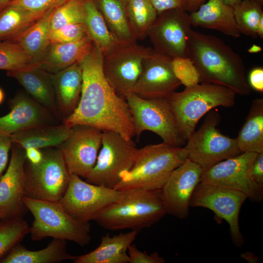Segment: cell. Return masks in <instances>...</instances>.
Instances as JSON below:
<instances>
[{"instance_id": "obj_16", "label": "cell", "mask_w": 263, "mask_h": 263, "mask_svg": "<svg viewBox=\"0 0 263 263\" xmlns=\"http://www.w3.org/2000/svg\"><path fill=\"white\" fill-rule=\"evenodd\" d=\"M102 132L86 125L71 127L67 138L56 148L70 174L85 179L95 166L101 146Z\"/></svg>"}, {"instance_id": "obj_47", "label": "cell", "mask_w": 263, "mask_h": 263, "mask_svg": "<svg viewBox=\"0 0 263 263\" xmlns=\"http://www.w3.org/2000/svg\"><path fill=\"white\" fill-rule=\"evenodd\" d=\"M206 0H186V11L190 13L192 12L197 9Z\"/></svg>"}, {"instance_id": "obj_12", "label": "cell", "mask_w": 263, "mask_h": 263, "mask_svg": "<svg viewBox=\"0 0 263 263\" xmlns=\"http://www.w3.org/2000/svg\"><path fill=\"white\" fill-rule=\"evenodd\" d=\"M122 190L91 184L70 174L68 188L60 201L73 218L89 223L120 197Z\"/></svg>"}, {"instance_id": "obj_43", "label": "cell", "mask_w": 263, "mask_h": 263, "mask_svg": "<svg viewBox=\"0 0 263 263\" xmlns=\"http://www.w3.org/2000/svg\"><path fill=\"white\" fill-rule=\"evenodd\" d=\"M157 15L173 9H186V0H150Z\"/></svg>"}, {"instance_id": "obj_37", "label": "cell", "mask_w": 263, "mask_h": 263, "mask_svg": "<svg viewBox=\"0 0 263 263\" xmlns=\"http://www.w3.org/2000/svg\"><path fill=\"white\" fill-rule=\"evenodd\" d=\"M84 0H67L53 10L50 30L71 24L84 23Z\"/></svg>"}, {"instance_id": "obj_28", "label": "cell", "mask_w": 263, "mask_h": 263, "mask_svg": "<svg viewBox=\"0 0 263 263\" xmlns=\"http://www.w3.org/2000/svg\"><path fill=\"white\" fill-rule=\"evenodd\" d=\"M54 9L49 11L24 31L9 40L19 44L39 65L44 58L51 45L49 34Z\"/></svg>"}, {"instance_id": "obj_31", "label": "cell", "mask_w": 263, "mask_h": 263, "mask_svg": "<svg viewBox=\"0 0 263 263\" xmlns=\"http://www.w3.org/2000/svg\"><path fill=\"white\" fill-rule=\"evenodd\" d=\"M110 30L121 41L136 42L131 34L127 15V0H94Z\"/></svg>"}, {"instance_id": "obj_52", "label": "cell", "mask_w": 263, "mask_h": 263, "mask_svg": "<svg viewBox=\"0 0 263 263\" xmlns=\"http://www.w3.org/2000/svg\"><path fill=\"white\" fill-rule=\"evenodd\" d=\"M4 98V93L2 89L0 88V104L3 102Z\"/></svg>"}, {"instance_id": "obj_34", "label": "cell", "mask_w": 263, "mask_h": 263, "mask_svg": "<svg viewBox=\"0 0 263 263\" xmlns=\"http://www.w3.org/2000/svg\"><path fill=\"white\" fill-rule=\"evenodd\" d=\"M262 5L255 0H242L232 6L235 20L241 34L258 37V26L263 17Z\"/></svg>"}, {"instance_id": "obj_33", "label": "cell", "mask_w": 263, "mask_h": 263, "mask_svg": "<svg viewBox=\"0 0 263 263\" xmlns=\"http://www.w3.org/2000/svg\"><path fill=\"white\" fill-rule=\"evenodd\" d=\"M127 15L133 39H144L157 13L150 0H127Z\"/></svg>"}, {"instance_id": "obj_8", "label": "cell", "mask_w": 263, "mask_h": 263, "mask_svg": "<svg viewBox=\"0 0 263 263\" xmlns=\"http://www.w3.org/2000/svg\"><path fill=\"white\" fill-rule=\"evenodd\" d=\"M220 119L218 112H208L199 129L191 134L184 147L188 158L204 171L242 153L236 138L224 135L217 128Z\"/></svg>"}, {"instance_id": "obj_51", "label": "cell", "mask_w": 263, "mask_h": 263, "mask_svg": "<svg viewBox=\"0 0 263 263\" xmlns=\"http://www.w3.org/2000/svg\"><path fill=\"white\" fill-rule=\"evenodd\" d=\"M226 4L231 6H233L235 4L240 2L242 0H222Z\"/></svg>"}, {"instance_id": "obj_25", "label": "cell", "mask_w": 263, "mask_h": 263, "mask_svg": "<svg viewBox=\"0 0 263 263\" xmlns=\"http://www.w3.org/2000/svg\"><path fill=\"white\" fill-rule=\"evenodd\" d=\"M93 43L88 35L75 42L51 45L38 67L49 73H56L80 62L89 53Z\"/></svg>"}, {"instance_id": "obj_24", "label": "cell", "mask_w": 263, "mask_h": 263, "mask_svg": "<svg viewBox=\"0 0 263 263\" xmlns=\"http://www.w3.org/2000/svg\"><path fill=\"white\" fill-rule=\"evenodd\" d=\"M138 231L132 230L113 236L102 237L99 246L92 251L76 256L75 263H129L128 250Z\"/></svg>"}, {"instance_id": "obj_29", "label": "cell", "mask_w": 263, "mask_h": 263, "mask_svg": "<svg viewBox=\"0 0 263 263\" xmlns=\"http://www.w3.org/2000/svg\"><path fill=\"white\" fill-rule=\"evenodd\" d=\"M242 153H263V99L252 101L245 121L236 138Z\"/></svg>"}, {"instance_id": "obj_7", "label": "cell", "mask_w": 263, "mask_h": 263, "mask_svg": "<svg viewBox=\"0 0 263 263\" xmlns=\"http://www.w3.org/2000/svg\"><path fill=\"white\" fill-rule=\"evenodd\" d=\"M43 158L38 164H25V196L38 200L59 201L69 185L70 173L57 148L41 149Z\"/></svg>"}, {"instance_id": "obj_40", "label": "cell", "mask_w": 263, "mask_h": 263, "mask_svg": "<svg viewBox=\"0 0 263 263\" xmlns=\"http://www.w3.org/2000/svg\"><path fill=\"white\" fill-rule=\"evenodd\" d=\"M66 0H13L7 5L19 6L33 12L45 14Z\"/></svg>"}, {"instance_id": "obj_38", "label": "cell", "mask_w": 263, "mask_h": 263, "mask_svg": "<svg viewBox=\"0 0 263 263\" xmlns=\"http://www.w3.org/2000/svg\"><path fill=\"white\" fill-rule=\"evenodd\" d=\"M174 74L181 84L186 88L195 86L200 82L199 73L193 61L188 57L172 58Z\"/></svg>"}, {"instance_id": "obj_1", "label": "cell", "mask_w": 263, "mask_h": 263, "mask_svg": "<svg viewBox=\"0 0 263 263\" xmlns=\"http://www.w3.org/2000/svg\"><path fill=\"white\" fill-rule=\"evenodd\" d=\"M79 63L83 74L79 102L74 113L62 122L71 127L86 125L132 139L135 133L127 102L116 94L106 80L102 69V55L94 43Z\"/></svg>"}, {"instance_id": "obj_2", "label": "cell", "mask_w": 263, "mask_h": 263, "mask_svg": "<svg viewBox=\"0 0 263 263\" xmlns=\"http://www.w3.org/2000/svg\"><path fill=\"white\" fill-rule=\"evenodd\" d=\"M188 57L196 66L200 82L224 86L242 95L250 94L242 57L221 39L191 29Z\"/></svg>"}, {"instance_id": "obj_9", "label": "cell", "mask_w": 263, "mask_h": 263, "mask_svg": "<svg viewBox=\"0 0 263 263\" xmlns=\"http://www.w3.org/2000/svg\"><path fill=\"white\" fill-rule=\"evenodd\" d=\"M152 50L136 42L121 41L102 56L103 74L119 96L126 100L134 93L144 62Z\"/></svg>"}, {"instance_id": "obj_36", "label": "cell", "mask_w": 263, "mask_h": 263, "mask_svg": "<svg viewBox=\"0 0 263 263\" xmlns=\"http://www.w3.org/2000/svg\"><path fill=\"white\" fill-rule=\"evenodd\" d=\"M30 227L22 217L0 222V261L29 233Z\"/></svg>"}, {"instance_id": "obj_18", "label": "cell", "mask_w": 263, "mask_h": 263, "mask_svg": "<svg viewBox=\"0 0 263 263\" xmlns=\"http://www.w3.org/2000/svg\"><path fill=\"white\" fill-rule=\"evenodd\" d=\"M171 60L152 49L144 62L133 93L145 99H168L181 85L173 72Z\"/></svg>"}, {"instance_id": "obj_13", "label": "cell", "mask_w": 263, "mask_h": 263, "mask_svg": "<svg viewBox=\"0 0 263 263\" xmlns=\"http://www.w3.org/2000/svg\"><path fill=\"white\" fill-rule=\"evenodd\" d=\"M247 196L242 192L208 184L200 183L191 196L190 207H202L212 211L229 225L232 242L238 247L244 240L240 231L239 218Z\"/></svg>"}, {"instance_id": "obj_17", "label": "cell", "mask_w": 263, "mask_h": 263, "mask_svg": "<svg viewBox=\"0 0 263 263\" xmlns=\"http://www.w3.org/2000/svg\"><path fill=\"white\" fill-rule=\"evenodd\" d=\"M203 172L188 158L173 171L160 189L168 214L181 219L188 218L191 196Z\"/></svg>"}, {"instance_id": "obj_53", "label": "cell", "mask_w": 263, "mask_h": 263, "mask_svg": "<svg viewBox=\"0 0 263 263\" xmlns=\"http://www.w3.org/2000/svg\"><path fill=\"white\" fill-rule=\"evenodd\" d=\"M253 0L256 1L261 3L262 4H263V0Z\"/></svg>"}, {"instance_id": "obj_48", "label": "cell", "mask_w": 263, "mask_h": 263, "mask_svg": "<svg viewBox=\"0 0 263 263\" xmlns=\"http://www.w3.org/2000/svg\"><path fill=\"white\" fill-rule=\"evenodd\" d=\"M241 257L250 263H256L258 262V258L253 253L246 252L241 254Z\"/></svg>"}, {"instance_id": "obj_46", "label": "cell", "mask_w": 263, "mask_h": 263, "mask_svg": "<svg viewBox=\"0 0 263 263\" xmlns=\"http://www.w3.org/2000/svg\"><path fill=\"white\" fill-rule=\"evenodd\" d=\"M26 160L32 164H38L41 162L43 158L41 149L34 147H29L24 150Z\"/></svg>"}, {"instance_id": "obj_50", "label": "cell", "mask_w": 263, "mask_h": 263, "mask_svg": "<svg viewBox=\"0 0 263 263\" xmlns=\"http://www.w3.org/2000/svg\"><path fill=\"white\" fill-rule=\"evenodd\" d=\"M13 0H0V12Z\"/></svg>"}, {"instance_id": "obj_5", "label": "cell", "mask_w": 263, "mask_h": 263, "mask_svg": "<svg viewBox=\"0 0 263 263\" xmlns=\"http://www.w3.org/2000/svg\"><path fill=\"white\" fill-rule=\"evenodd\" d=\"M236 95L226 87L201 83L186 88L182 92H174L168 100L179 131L187 141L203 116L218 107L233 106Z\"/></svg>"}, {"instance_id": "obj_30", "label": "cell", "mask_w": 263, "mask_h": 263, "mask_svg": "<svg viewBox=\"0 0 263 263\" xmlns=\"http://www.w3.org/2000/svg\"><path fill=\"white\" fill-rule=\"evenodd\" d=\"M85 24L88 34L102 56L120 42L110 30L94 0H84Z\"/></svg>"}, {"instance_id": "obj_49", "label": "cell", "mask_w": 263, "mask_h": 263, "mask_svg": "<svg viewBox=\"0 0 263 263\" xmlns=\"http://www.w3.org/2000/svg\"><path fill=\"white\" fill-rule=\"evenodd\" d=\"M257 37H260L261 38H263V17L259 21L257 28Z\"/></svg>"}, {"instance_id": "obj_45", "label": "cell", "mask_w": 263, "mask_h": 263, "mask_svg": "<svg viewBox=\"0 0 263 263\" xmlns=\"http://www.w3.org/2000/svg\"><path fill=\"white\" fill-rule=\"evenodd\" d=\"M249 85L257 92H263V68L256 67L252 69L248 75Z\"/></svg>"}, {"instance_id": "obj_23", "label": "cell", "mask_w": 263, "mask_h": 263, "mask_svg": "<svg viewBox=\"0 0 263 263\" xmlns=\"http://www.w3.org/2000/svg\"><path fill=\"white\" fill-rule=\"evenodd\" d=\"M7 75L16 79L33 99L55 116H59L50 73L35 66L7 71Z\"/></svg>"}, {"instance_id": "obj_14", "label": "cell", "mask_w": 263, "mask_h": 263, "mask_svg": "<svg viewBox=\"0 0 263 263\" xmlns=\"http://www.w3.org/2000/svg\"><path fill=\"white\" fill-rule=\"evenodd\" d=\"M258 153L243 152L221 161L203 172L200 183L236 190L245 194L252 202L263 199V187L251 179L250 170Z\"/></svg>"}, {"instance_id": "obj_42", "label": "cell", "mask_w": 263, "mask_h": 263, "mask_svg": "<svg viewBox=\"0 0 263 263\" xmlns=\"http://www.w3.org/2000/svg\"><path fill=\"white\" fill-rule=\"evenodd\" d=\"M12 145L10 135L0 132V177L7 166Z\"/></svg>"}, {"instance_id": "obj_10", "label": "cell", "mask_w": 263, "mask_h": 263, "mask_svg": "<svg viewBox=\"0 0 263 263\" xmlns=\"http://www.w3.org/2000/svg\"><path fill=\"white\" fill-rule=\"evenodd\" d=\"M126 101L132 115L135 136L149 131L160 136L163 142L183 147L186 141L181 136L167 99H145L134 93Z\"/></svg>"}, {"instance_id": "obj_6", "label": "cell", "mask_w": 263, "mask_h": 263, "mask_svg": "<svg viewBox=\"0 0 263 263\" xmlns=\"http://www.w3.org/2000/svg\"><path fill=\"white\" fill-rule=\"evenodd\" d=\"M23 202L34 218L29 229L33 240L39 241L51 237L74 242L81 246L90 243L89 223L73 218L59 201L38 200L24 196Z\"/></svg>"}, {"instance_id": "obj_22", "label": "cell", "mask_w": 263, "mask_h": 263, "mask_svg": "<svg viewBox=\"0 0 263 263\" xmlns=\"http://www.w3.org/2000/svg\"><path fill=\"white\" fill-rule=\"evenodd\" d=\"M192 25L216 30L233 38L241 33L236 23L233 8L222 0H208L189 14Z\"/></svg>"}, {"instance_id": "obj_26", "label": "cell", "mask_w": 263, "mask_h": 263, "mask_svg": "<svg viewBox=\"0 0 263 263\" xmlns=\"http://www.w3.org/2000/svg\"><path fill=\"white\" fill-rule=\"evenodd\" d=\"M71 128L62 122L36 127L10 136L13 144L23 150L29 147L39 149L56 148L67 138Z\"/></svg>"}, {"instance_id": "obj_41", "label": "cell", "mask_w": 263, "mask_h": 263, "mask_svg": "<svg viewBox=\"0 0 263 263\" xmlns=\"http://www.w3.org/2000/svg\"><path fill=\"white\" fill-rule=\"evenodd\" d=\"M129 263H164L165 260L157 252L150 254L139 250L132 244L128 250Z\"/></svg>"}, {"instance_id": "obj_20", "label": "cell", "mask_w": 263, "mask_h": 263, "mask_svg": "<svg viewBox=\"0 0 263 263\" xmlns=\"http://www.w3.org/2000/svg\"><path fill=\"white\" fill-rule=\"evenodd\" d=\"M10 111L0 117V132L8 134L46 125L56 124L55 116L44 107L24 93L10 101Z\"/></svg>"}, {"instance_id": "obj_15", "label": "cell", "mask_w": 263, "mask_h": 263, "mask_svg": "<svg viewBox=\"0 0 263 263\" xmlns=\"http://www.w3.org/2000/svg\"><path fill=\"white\" fill-rule=\"evenodd\" d=\"M191 25L187 11L170 10L157 15L147 36L155 52L171 58L188 57Z\"/></svg>"}, {"instance_id": "obj_35", "label": "cell", "mask_w": 263, "mask_h": 263, "mask_svg": "<svg viewBox=\"0 0 263 263\" xmlns=\"http://www.w3.org/2000/svg\"><path fill=\"white\" fill-rule=\"evenodd\" d=\"M38 66L16 42L11 40L0 41V70L7 72Z\"/></svg>"}, {"instance_id": "obj_44", "label": "cell", "mask_w": 263, "mask_h": 263, "mask_svg": "<svg viewBox=\"0 0 263 263\" xmlns=\"http://www.w3.org/2000/svg\"><path fill=\"white\" fill-rule=\"evenodd\" d=\"M250 175L256 184L263 187V153L257 154L251 166Z\"/></svg>"}, {"instance_id": "obj_32", "label": "cell", "mask_w": 263, "mask_h": 263, "mask_svg": "<svg viewBox=\"0 0 263 263\" xmlns=\"http://www.w3.org/2000/svg\"><path fill=\"white\" fill-rule=\"evenodd\" d=\"M46 13L33 12L19 6L7 5L0 12V41L10 40Z\"/></svg>"}, {"instance_id": "obj_11", "label": "cell", "mask_w": 263, "mask_h": 263, "mask_svg": "<svg viewBox=\"0 0 263 263\" xmlns=\"http://www.w3.org/2000/svg\"><path fill=\"white\" fill-rule=\"evenodd\" d=\"M137 150L132 139H126L113 132H103L96 163L85 181L114 188L120 174L132 167Z\"/></svg>"}, {"instance_id": "obj_19", "label": "cell", "mask_w": 263, "mask_h": 263, "mask_svg": "<svg viewBox=\"0 0 263 263\" xmlns=\"http://www.w3.org/2000/svg\"><path fill=\"white\" fill-rule=\"evenodd\" d=\"M24 150L14 145L8 168L0 177V220L22 217L26 207Z\"/></svg>"}, {"instance_id": "obj_39", "label": "cell", "mask_w": 263, "mask_h": 263, "mask_svg": "<svg viewBox=\"0 0 263 263\" xmlns=\"http://www.w3.org/2000/svg\"><path fill=\"white\" fill-rule=\"evenodd\" d=\"M88 35L85 24L78 23L50 30L49 40L51 45L66 43L79 40Z\"/></svg>"}, {"instance_id": "obj_4", "label": "cell", "mask_w": 263, "mask_h": 263, "mask_svg": "<svg viewBox=\"0 0 263 263\" xmlns=\"http://www.w3.org/2000/svg\"><path fill=\"white\" fill-rule=\"evenodd\" d=\"M187 158L184 147L164 142L138 149L132 167L120 174L114 188L161 189L173 171Z\"/></svg>"}, {"instance_id": "obj_3", "label": "cell", "mask_w": 263, "mask_h": 263, "mask_svg": "<svg viewBox=\"0 0 263 263\" xmlns=\"http://www.w3.org/2000/svg\"><path fill=\"white\" fill-rule=\"evenodd\" d=\"M166 214L160 189L133 188L122 190L120 197L94 220L110 230H139L151 226Z\"/></svg>"}, {"instance_id": "obj_27", "label": "cell", "mask_w": 263, "mask_h": 263, "mask_svg": "<svg viewBox=\"0 0 263 263\" xmlns=\"http://www.w3.org/2000/svg\"><path fill=\"white\" fill-rule=\"evenodd\" d=\"M76 256L68 252L66 240L54 239L44 248L28 250L18 244L0 261L1 263H57L74 261Z\"/></svg>"}, {"instance_id": "obj_21", "label": "cell", "mask_w": 263, "mask_h": 263, "mask_svg": "<svg viewBox=\"0 0 263 263\" xmlns=\"http://www.w3.org/2000/svg\"><path fill=\"white\" fill-rule=\"evenodd\" d=\"M58 116L63 120L71 115L79 102L83 74L79 63H75L51 74Z\"/></svg>"}]
</instances>
